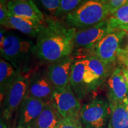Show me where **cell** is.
Wrapping results in <instances>:
<instances>
[{
	"mask_svg": "<svg viewBox=\"0 0 128 128\" xmlns=\"http://www.w3.org/2000/svg\"><path fill=\"white\" fill-rule=\"evenodd\" d=\"M55 87L51 82L47 70L39 71L29 78L28 96L51 103Z\"/></svg>",
	"mask_w": 128,
	"mask_h": 128,
	"instance_id": "30bf717a",
	"label": "cell"
},
{
	"mask_svg": "<svg viewBox=\"0 0 128 128\" xmlns=\"http://www.w3.org/2000/svg\"><path fill=\"white\" fill-rule=\"evenodd\" d=\"M8 121L6 120L2 117H1L0 120V128H10V126Z\"/></svg>",
	"mask_w": 128,
	"mask_h": 128,
	"instance_id": "484cf974",
	"label": "cell"
},
{
	"mask_svg": "<svg viewBox=\"0 0 128 128\" xmlns=\"http://www.w3.org/2000/svg\"><path fill=\"white\" fill-rule=\"evenodd\" d=\"M123 103H124V106H125L128 112V96L124 99V101H123Z\"/></svg>",
	"mask_w": 128,
	"mask_h": 128,
	"instance_id": "83f0119b",
	"label": "cell"
},
{
	"mask_svg": "<svg viewBox=\"0 0 128 128\" xmlns=\"http://www.w3.org/2000/svg\"><path fill=\"white\" fill-rule=\"evenodd\" d=\"M35 47L36 44L31 40L7 34L0 49L3 59L22 73L28 70L32 56L35 55Z\"/></svg>",
	"mask_w": 128,
	"mask_h": 128,
	"instance_id": "3957f363",
	"label": "cell"
},
{
	"mask_svg": "<svg viewBox=\"0 0 128 128\" xmlns=\"http://www.w3.org/2000/svg\"><path fill=\"white\" fill-rule=\"evenodd\" d=\"M14 128H24V127H23V126H16Z\"/></svg>",
	"mask_w": 128,
	"mask_h": 128,
	"instance_id": "f1b7e54d",
	"label": "cell"
},
{
	"mask_svg": "<svg viewBox=\"0 0 128 128\" xmlns=\"http://www.w3.org/2000/svg\"><path fill=\"white\" fill-rule=\"evenodd\" d=\"M21 74L6 60L1 59L0 60V93L1 103L4 100L7 90Z\"/></svg>",
	"mask_w": 128,
	"mask_h": 128,
	"instance_id": "d6986e66",
	"label": "cell"
},
{
	"mask_svg": "<svg viewBox=\"0 0 128 128\" xmlns=\"http://www.w3.org/2000/svg\"><path fill=\"white\" fill-rule=\"evenodd\" d=\"M8 12L13 15L31 18L44 23L46 18L33 0H8Z\"/></svg>",
	"mask_w": 128,
	"mask_h": 128,
	"instance_id": "5bb4252c",
	"label": "cell"
},
{
	"mask_svg": "<svg viewBox=\"0 0 128 128\" xmlns=\"http://www.w3.org/2000/svg\"><path fill=\"white\" fill-rule=\"evenodd\" d=\"M84 0H61L54 18L62 17L75 10Z\"/></svg>",
	"mask_w": 128,
	"mask_h": 128,
	"instance_id": "44dd1931",
	"label": "cell"
},
{
	"mask_svg": "<svg viewBox=\"0 0 128 128\" xmlns=\"http://www.w3.org/2000/svg\"><path fill=\"white\" fill-rule=\"evenodd\" d=\"M110 116L109 102L102 97H96L85 103L80 113L83 128H104Z\"/></svg>",
	"mask_w": 128,
	"mask_h": 128,
	"instance_id": "277c9868",
	"label": "cell"
},
{
	"mask_svg": "<svg viewBox=\"0 0 128 128\" xmlns=\"http://www.w3.org/2000/svg\"><path fill=\"white\" fill-rule=\"evenodd\" d=\"M86 64V57L76 60L72 68L70 76V86L80 100L89 93L84 79Z\"/></svg>",
	"mask_w": 128,
	"mask_h": 128,
	"instance_id": "9a60e30c",
	"label": "cell"
},
{
	"mask_svg": "<svg viewBox=\"0 0 128 128\" xmlns=\"http://www.w3.org/2000/svg\"><path fill=\"white\" fill-rule=\"evenodd\" d=\"M108 21L112 29L128 32V2L108 17Z\"/></svg>",
	"mask_w": 128,
	"mask_h": 128,
	"instance_id": "ffe728a7",
	"label": "cell"
},
{
	"mask_svg": "<svg viewBox=\"0 0 128 128\" xmlns=\"http://www.w3.org/2000/svg\"><path fill=\"white\" fill-rule=\"evenodd\" d=\"M62 119L51 103H46L33 128H58Z\"/></svg>",
	"mask_w": 128,
	"mask_h": 128,
	"instance_id": "ac0fdd59",
	"label": "cell"
},
{
	"mask_svg": "<svg viewBox=\"0 0 128 128\" xmlns=\"http://www.w3.org/2000/svg\"><path fill=\"white\" fill-rule=\"evenodd\" d=\"M9 28L18 30L32 38H37L44 23L33 19L13 15L9 12Z\"/></svg>",
	"mask_w": 128,
	"mask_h": 128,
	"instance_id": "2e32d148",
	"label": "cell"
},
{
	"mask_svg": "<svg viewBox=\"0 0 128 128\" xmlns=\"http://www.w3.org/2000/svg\"><path fill=\"white\" fill-rule=\"evenodd\" d=\"M28 84L29 78L21 74L7 90L2 101L1 112V117L6 120L12 119L14 113L28 96Z\"/></svg>",
	"mask_w": 128,
	"mask_h": 128,
	"instance_id": "8992f818",
	"label": "cell"
},
{
	"mask_svg": "<svg viewBox=\"0 0 128 128\" xmlns=\"http://www.w3.org/2000/svg\"><path fill=\"white\" fill-rule=\"evenodd\" d=\"M108 102L110 116L108 128H128V112L123 102Z\"/></svg>",
	"mask_w": 128,
	"mask_h": 128,
	"instance_id": "e0dca14e",
	"label": "cell"
},
{
	"mask_svg": "<svg viewBox=\"0 0 128 128\" xmlns=\"http://www.w3.org/2000/svg\"><path fill=\"white\" fill-rule=\"evenodd\" d=\"M127 32L115 30L108 33L93 47L88 49L90 55L95 56L107 65L111 66L120 54V46Z\"/></svg>",
	"mask_w": 128,
	"mask_h": 128,
	"instance_id": "5b68a950",
	"label": "cell"
},
{
	"mask_svg": "<svg viewBox=\"0 0 128 128\" xmlns=\"http://www.w3.org/2000/svg\"><path fill=\"white\" fill-rule=\"evenodd\" d=\"M6 35H7V34H6V31H5L4 28H2V27H1V33H0V46L3 44V42H4V40L5 38H6Z\"/></svg>",
	"mask_w": 128,
	"mask_h": 128,
	"instance_id": "4316f807",
	"label": "cell"
},
{
	"mask_svg": "<svg viewBox=\"0 0 128 128\" xmlns=\"http://www.w3.org/2000/svg\"><path fill=\"white\" fill-rule=\"evenodd\" d=\"M128 96V70L124 66L118 67L108 78V101L122 102Z\"/></svg>",
	"mask_w": 128,
	"mask_h": 128,
	"instance_id": "7c38bea8",
	"label": "cell"
},
{
	"mask_svg": "<svg viewBox=\"0 0 128 128\" xmlns=\"http://www.w3.org/2000/svg\"><path fill=\"white\" fill-rule=\"evenodd\" d=\"M51 104L62 118L80 117L82 105L71 86L64 88H55Z\"/></svg>",
	"mask_w": 128,
	"mask_h": 128,
	"instance_id": "52a82bcc",
	"label": "cell"
},
{
	"mask_svg": "<svg viewBox=\"0 0 128 128\" xmlns=\"http://www.w3.org/2000/svg\"><path fill=\"white\" fill-rule=\"evenodd\" d=\"M46 104L44 101L27 96L17 110V126L33 128Z\"/></svg>",
	"mask_w": 128,
	"mask_h": 128,
	"instance_id": "8fae6325",
	"label": "cell"
},
{
	"mask_svg": "<svg viewBox=\"0 0 128 128\" xmlns=\"http://www.w3.org/2000/svg\"><path fill=\"white\" fill-rule=\"evenodd\" d=\"M8 0H0V24L1 27L9 28V12L7 8Z\"/></svg>",
	"mask_w": 128,
	"mask_h": 128,
	"instance_id": "603a6c76",
	"label": "cell"
},
{
	"mask_svg": "<svg viewBox=\"0 0 128 128\" xmlns=\"http://www.w3.org/2000/svg\"><path fill=\"white\" fill-rule=\"evenodd\" d=\"M76 31L54 17L46 18L36 38L35 56L52 63L71 55Z\"/></svg>",
	"mask_w": 128,
	"mask_h": 128,
	"instance_id": "6da1fadb",
	"label": "cell"
},
{
	"mask_svg": "<svg viewBox=\"0 0 128 128\" xmlns=\"http://www.w3.org/2000/svg\"><path fill=\"white\" fill-rule=\"evenodd\" d=\"M76 60L70 55L52 62L48 66V76L55 88H64L70 86L71 70Z\"/></svg>",
	"mask_w": 128,
	"mask_h": 128,
	"instance_id": "4fadbf2b",
	"label": "cell"
},
{
	"mask_svg": "<svg viewBox=\"0 0 128 128\" xmlns=\"http://www.w3.org/2000/svg\"><path fill=\"white\" fill-rule=\"evenodd\" d=\"M87 64L84 72V82L88 92L97 90L110 76L112 66L104 63L95 56H86Z\"/></svg>",
	"mask_w": 128,
	"mask_h": 128,
	"instance_id": "ba28073f",
	"label": "cell"
},
{
	"mask_svg": "<svg viewBox=\"0 0 128 128\" xmlns=\"http://www.w3.org/2000/svg\"><path fill=\"white\" fill-rule=\"evenodd\" d=\"M61 0H37V2L49 17H55L56 12L60 7Z\"/></svg>",
	"mask_w": 128,
	"mask_h": 128,
	"instance_id": "7402d4cb",
	"label": "cell"
},
{
	"mask_svg": "<svg viewBox=\"0 0 128 128\" xmlns=\"http://www.w3.org/2000/svg\"><path fill=\"white\" fill-rule=\"evenodd\" d=\"M108 18L92 26L76 30L74 37L75 48L88 50L114 31L110 28Z\"/></svg>",
	"mask_w": 128,
	"mask_h": 128,
	"instance_id": "9c48e42d",
	"label": "cell"
},
{
	"mask_svg": "<svg viewBox=\"0 0 128 128\" xmlns=\"http://www.w3.org/2000/svg\"><path fill=\"white\" fill-rule=\"evenodd\" d=\"M58 128H83L80 117L63 118Z\"/></svg>",
	"mask_w": 128,
	"mask_h": 128,
	"instance_id": "cb8c5ba5",
	"label": "cell"
},
{
	"mask_svg": "<svg viewBox=\"0 0 128 128\" xmlns=\"http://www.w3.org/2000/svg\"><path fill=\"white\" fill-rule=\"evenodd\" d=\"M128 2V0H108L110 10V16L113 14Z\"/></svg>",
	"mask_w": 128,
	"mask_h": 128,
	"instance_id": "d4e9b609",
	"label": "cell"
},
{
	"mask_svg": "<svg viewBox=\"0 0 128 128\" xmlns=\"http://www.w3.org/2000/svg\"><path fill=\"white\" fill-rule=\"evenodd\" d=\"M110 16L108 0H84L76 8L65 16V24L76 30L89 28Z\"/></svg>",
	"mask_w": 128,
	"mask_h": 128,
	"instance_id": "7a4b0ae2",
	"label": "cell"
},
{
	"mask_svg": "<svg viewBox=\"0 0 128 128\" xmlns=\"http://www.w3.org/2000/svg\"><path fill=\"white\" fill-rule=\"evenodd\" d=\"M126 62H127V61H126Z\"/></svg>",
	"mask_w": 128,
	"mask_h": 128,
	"instance_id": "4dcf8cb0",
	"label": "cell"
},
{
	"mask_svg": "<svg viewBox=\"0 0 128 128\" xmlns=\"http://www.w3.org/2000/svg\"><path fill=\"white\" fill-rule=\"evenodd\" d=\"M125 64H126V65H128V60H127V62H126V63H125Z\"/></svg>",
	"mask_w": 128,
	"mask_h": 128,
	"instance_id": "f546056e",
	"label": "cell"
}]
</instances>
